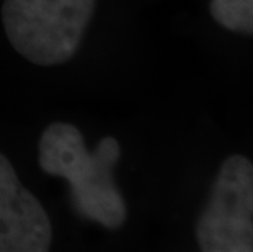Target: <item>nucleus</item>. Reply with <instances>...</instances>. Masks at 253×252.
Listing matches in <instances>:
<instances>
[{
    "label": "nucleus",
    "mask_w": 253,
    "mask_h": 252,
    "mask_svg": "<svg viewBox=\"0 0 253 252\" xmlns=\"http://www.w3.org/2000/svg\"><path fill=\"white\" fill-rule=\"evenodd\" d=\"M93 8L95 0H5L2 23L21 56L57 66L77 52Z\"/></svg>",
    "instance_id": "2"
},
{
    "label": "nucleus",
    "mask_w": 253,
    "mask_h": 252,
    "mask_svg": "<svg viewBox=\"0 0 253 252\" xmlns=\"http://www.w3.org/2000/svg\"><path fill=\"white\" fill-rule=\"evenodd\" d=\"M204 252H253V164L234 154L220 165L196 223Z\"/></svg>",
    "instance_id": "3"
},
{
    "label": "nucleus",
    "mask_w": 253,
    "mask_h": 252,
    "mask_svg": "<svg viewBox=\"0 0 253 252\" xmlns=\"http://www.w3.org/2000/svg\"><path fill=\"white\" fill-rule=\"evenodd\" d=\"M38 152V162L46 174L64 177L71 184L72 205L80 216L106 229L125 224L126 203L113 180V167L121 155L116 138L100 139L90 152L77 126L56 121L42 131Z\"/></svg>",
    "instance_id": "1"
},
{
    "label": "nucleus",
    "mask_w": 253,
    "mask_h": 252,
    "mask_svg": "<svg viewBox=\"0 0 253 252\" xmlns=\"http://www.w3.org/2000/svg\"><path fill=\"white\" fill-rule=\"evenodd\" d=\"M209 12L224 28L253 35V0H211Z\"/></svg>",
    "instance_id": "5"
},
{
    "label": "nucleus",
    "mask_w": 253,
    "mask_h": 252,
    "mask_svg": "<svg viewBox=\"0 0 253 252\" xmlns=\"http://www.w3.org/2000/svg\"><path fill=\"white\" fill-rule=\"evenodd\" d=\"M52 226L40 200L26 190L0 152V252H44Z\"/></svg>",
    "instance_id": "4"
}]
</instances>
